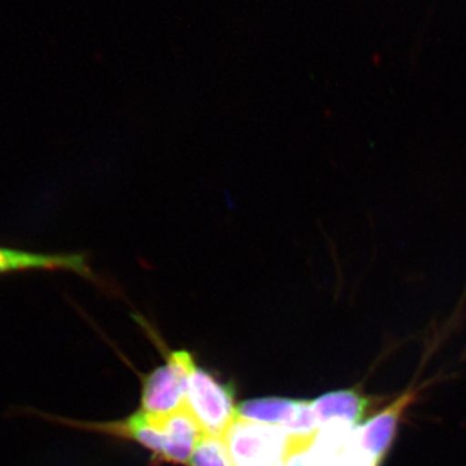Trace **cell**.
Wrapping results in <instances>:
<instances>
[{
	"label": "cell",
	"mask_w": 466,
	"mask_h": 466,
	"mask_svg": "<svg viewBox=\"0 0 466 466\" xmlns=\"http://www.w3.org/2000/svg\"><path fill=\"white\" fill-rule=\"evenodd\" d=\"M25 410L30 415L33 413L46 421L67 428L133 441L152 451L156 459L175 465L188 466L193 451L204 434L187 408L165 416L149 415L139 410L126 419L104 422L81 421L36 410Z\"/></svg>",
	"instance_id": "cell-1"
},
{
	"label": "cell",
	"mask_w": 466,
	"mask_h": 466,
	"mask_svg": "<svg viewBox=\"0 0 466 466\" xmlns=\"http://www.w3.org/2000/svg\"><path fill=\"white\" fill-rule=\"evenodd\" d=\"M314 435H297L238 417L225 441L235 466H299Z\"/></svg>",
	"instance_id": "cell-2"
},
{
	"label": "cell",
	"mask_w": 466,
	"mask_h": 466,
	"mask_svg": "<svg viewBox=\"0 0 466 466\" xmlns=\"http://www.w3.org/2000/svg\"><path fill=\"white\" fill-rule=\"evenodd\" d=\"M186 408L204 434L225 440L238 419L231 386L195 364L187 379Z\"/></svg>",
	"instance_id": "cell-3"
},
{
	"label": "cell",
	"mask_w": 466,
	"mask_h": 466,
	"mask_svg": "<svg viewBox=\"0 0 466 466\" xmlns=\"http://www.w3.org/2000/svg\"><path fill=\"white\" fill-rule=\"evenodd\" d=\"M195 364L188 351H171L167 363L144 380L140 410L165 416L186 408L187 379Z\"/></svg>",
	"instance_id": "cell-4"
},
{
	"label": "cell",
	"mask_w": 466,
	"mask_h": 466,
	"mask_svg": "<svg viewBox=\"0 0 466 466\" xmlns=\"http://www.w3.org/2000/svg\"><path fill=\"white\" fill-rule=\"evenodd\" d=\"M238 417L259 424L280 426L297 435H314L319 431L312 415L311 400L289 398H257L238 406Z\"/></svg>",
	"instance_id": "cell-5"
},
{
	"label": "cell",
	"mask_w": 466,
	"mask_h": 466,
	"mask_svg": "<svg viewBox=\"0 0 466 466\" xmlns=\"http://www.w3.org/2000/svg\"><path fill=\"white\" fill-rule=\"evenodd\" d=\"M415 400V392L407 391L381 412L361 422L352 431L351 441L368 460L381 466L397 435L398 426L408 407Z\"/></svg>",
	"instance_id": "cell-6"
},
{
	"label": "cell",
	"mask_w": 466,
	"mask_h": 466,
	"mask_svg": "<svg viewBox=\"0 0 466 466\" xmlns=\"http://www.w3.org/2000/svg\"><path fill=\"white\" fill-rule=\"evenodd\" d=\"M88 259L87 253H38L0 247V276L30 271H67L106 288V281L95 274Z\"/></svg>",
	"instance_id": "cell-7"
},
{
	"label": "cell",
	"mask_w": 466,
	"mask_h": 466,
	"mask_svg": "<svg viewBox=\"0 0 466 466\" xmlns=\"http://www.w3.org/2000/svg\"><path fill=\"white\" fill-rule=\"evenodd\" d=\"M375 400L357 390L327 392L311 400V410L319 429L325 425H345L357 428L364 422L366 413Z\"/></svg>",
	"instance_id": "cell-8"
},
{
	"label": "cell",
	"mask_w": 466,
	"mask_h": 466,
	"mask_svg": "<svg viewBox=\"0 0 466 466\" xmlns=\"http://www.w3.org/2000/svg\"><path fill=\"white\" fill-rule=\"evenodd\" d=\"M188 466H235L228 447L222 438L202 434L193 451Z\"/></svg>",
	"instance_id": "cell-9"
}]
</instances>
